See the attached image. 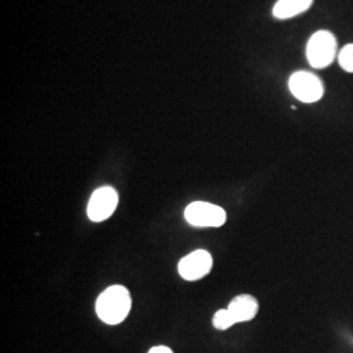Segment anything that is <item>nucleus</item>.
Segmentation results:
<instances>
[{
    "instance_id": "3",
    "label": "nucleus",
    "mask_w": 353,
    "mask_h": 353,
    "mask_svg": "<svg viewBox=\"0 0 353 353\" xmlns=\"http://www.w3.org/2000/svg\"><path fill=\"white\" fill-rule=\"evenodd\" d=\"M185 219L194 227L219 228L225 224L227 212L212 203L194 202L185 210Z\"/></svg>"
},
{
    "instance_id": "9",
    "label": "nucleus",
    "mask_w": 353,
    "mask_h": 353,
    "mask_svg": "<svg viewBox=\"0 0 353 353\" xmlns=\"http://www.w3.org/2000/svg\"><path fill=\"white\" fill-rule=\"evenodd\" d=\"M212 323H214V328L224 331V330L232 327L233 325H236V321L227 307V309H220L214 313Z\"/></svg>"
},
{
    "instance_id": "7",
    "label": "nucleus",
    "mask_w": 353,
    "mask_h": 353,
    "mask_svg": "<svg viewBox=\"0 0 353 353\" xmlns=\"http://www.w3.org/2000/svg\"><path fill=\"white\" fill-rule=\"evenodd\" d=\"M228 310L234 318L236 323H242L255 318L259 310V303L250 294H241L230 301Z\"/></svg>"
},
{
    "instance_id": "11",
    "label": "nucleus",
    "mask_w": 353,
    "mask_h": 353,
    "mask_svg": "<svg viewBox=\"0 0 353 353\" xmlns=\"http://www.w3.org/2000/svg\"><path fill=\"white\" fill-rule=\"evenodd\" d=\"M148 353H173V351H172L169 347H165V345H157V347H153V348H151Z\"/></svg>"
},
{
    "instance_id": "8",
    "label": "nucleus",
    "mask_w": 353,
    "mask_h": 353,
    "mask_svg": "<svg viewBox=\"0 0 353 353\" xmlns=\"http://www.w3.org/2000/svg\"><path fill=\"white\" fill-rule=\"evenodd\" d=\"M312 4L313 0H278L272 13L279 20H287L306 12Z\"/></svg>"
},
{
    "instance_id": "1",
    "label": "nucleus",
    "mask_w": 353,
    "mask_h": 353,
    "mask_svg": "<svg viewBox=\"0 0 353 353\" xmlns=\"http://www.w3.org/2000/svg\"><path fill=\"white\" fill-rule=\"evenodd\" d=\"M131 294L122 285H113L103 290L96 303L97 316L106 325H119L131 310Z\"/></svg>"
},
{
    "instance_id": "10",
    "label": "nucleus",
    "mask_w": 353,
    "mask_h": 353,
    "mask_svg": "<svg viewBox=\"0 0 353 353\" xmlns=\"http://www.w3.org/2000/svg\"><path fill=\"white\" fill-rule=\"evenodd\" d=\"M339 65L345 71L353 74V43L345 45L338 54Z\"/></svg>"
},
{
    "instance_id": "4",
    "label": "nucleus",
    "mask_w": 353,
    "mask_h": 353,
    "mask_svg": "<svg viewBox=\"0 0 353 353\" xmlns=\"http://www.w3.org/2000/svg\"><path fill=\"white\" fill-rule=\"evenodd\" d=\"M288 87L292 94L305 103L319 101L323 97V83L318 76L307 71H297L290 76Z\"/></svg>"
},
{
    "instance_id": "6",
    "label": "nucleus",
    "mask_w": 353,
    "mask_h": 353,
    "mask_svg": "<svg viewBox=\"0 0 353 353\" xmlns=\"http://www.w3.org/2000/svg\"><path fill=\"white\" fill-rule=\"evenodd\" d=\"M212 265L214 259L210 252L196 250L190 252L189 255L181 259L178 265V272L185 280L195 281L207 276L212 268Z\"/></svg>"
},
{
    "instance_id": "5",
    "label": "nucleus",
    "mask_w": 353,
    "mask_h": 353,
    "mask_svg": "<svg viewBox=\"0 0 353 353\" xmlns=\"http://www.w3.org/2000/svg\"><path fill=\"white\" fill-rule=\"evenodd\" d=\"M118 205V192L110 186H103L96 190L88 203V217L94 221L100 223L109 219L114 214Z\"/></svg>"
},
{
    "instance_id": "2",
    "label": "nucleus",
    "mask_w": 353,
    "mask_h": 353,
    "mask_svg": "<svg viewBox=\"0 0 353 353\" xmlns=\"http://www.w3.org/2000/svg\"><path fill=\"white\" fill-rule=\"evenodd\" d=\"M338 52V42L328 30H318L307 42L306 57L309 64L316 68H326L334 62Z\"/></svg>"
}]
</instances>
